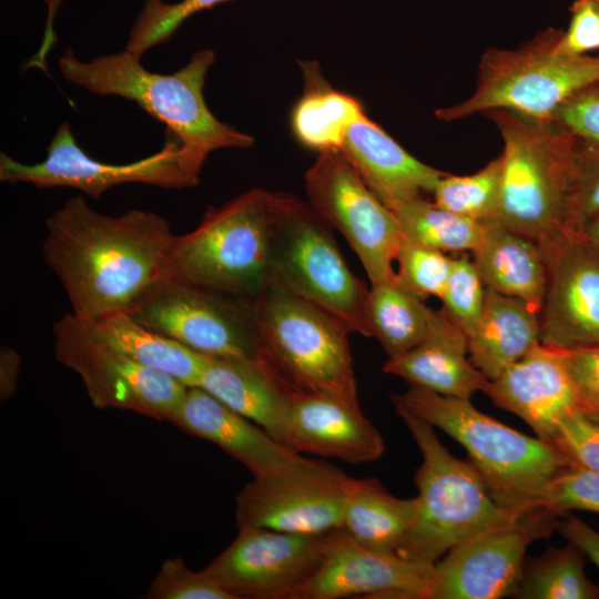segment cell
I'll use <instances>...</instances> for the list:
<instances>
[{
	"instance_id": "cell-6",
	"label": "cell",
	"mask_w": 599,
	"mask_h": 599,
	"mask_svg": "<svg viewBox=\"0 0 599 599\" xmlns=\"http://www.w3.org/2000/svg\"><path fill=\"white\" fill-rule=\"evenodd\" d=\"M252 302L261 358L286 385L362 409L349 331L338 319L273 282Z\"/></svg>"
},
{
	"instance_id": "cell-45",
	"label": "cell",
	"mask_w": 599,
	"mask_h": 599,
	"mask_svg": "<svg viewBox=\"0 0 599 599\" xmlns=\"http://www.w3.org/2000/svg\"><path fill=\"white\" fill-rule=\"evenodd\" d=\"M21 369V357L13 348L1 345L0 348V399L8 400L16 393Z\"/></svg>"
},
{
	"instance_id": "cell-7",
	"label": "cell",
	"mask_w": 599,
	"mask_h": 599,
	"mask_svg": "<svg viewBox=\"0 0 599 599\" xmlns=\"http://www.w3.org/2000/svg\"><path fill=\"white\" fill-rule=\"evenodd\" d=\"M272 192L246 191L211 207L191 232L174 235L166 277L254 300L271 282Z\"/></svg>"
},
{
	"instance_id": "cell-36",
	"label": "cell",
	"mask_w": 599,
	"mask_h": 599,
	"mask_svg": "<svg viewBox=\"0 0 599 599\" xmlns=\"http://www.w3.org/2000/svg\"><path fill=\"white\" fill-rule=\"evenodd\" d=\"M486 290L473 260L467 255L454 258L453 268L439 298L441 308L467 336L481 316Z\"/></svg>"
},
{
	"instance_id": "cell-32",
	"label": "cell",
	"mask_w": 599,
	"mask_h": 599,
	"mask_svg": "<svg viewBox=\"0 0 599 599\" xmlns=\"http://www.w3.org/2000/svg\"><path fill=\"white\" fill-rule=\"evenodd\" d=\"M409 243L440 252L475 251L486 224L451 213L422 196L393 210Z\"/></svg>"
},
{
	"instance_id": "cell-15",
	"label": "cell",
	"mask_w": 599,
	"mask_h": 599,
	"mask_svg": "<svg viewBox=\"0 0 599 599\" xmlns=\"http://www.w3.org/2000/svg\"><path fill=\"white\" fill-rule=\"evenodd\" d=\"M558 519L545 507L528 509L454 547L434 565L430 599L514 597L528 547L548 538Z\"/></svg>"
},
{
	"instance_id": "cell-2",
	"label": "cell",
	"mask_w": 599,
	"mask_h": 599,
	"mask_svg": "<svg viewBox=\"0 0 599 599\" xmlns=\"http://www.w3.org/2000/svg\"><path fill=\"white\" fill-rule=\"evenodd\" d=\"M215 60L213 50L202 49L177 71L162 74L146 70L141 59L125 49L90 61L67 49L58 65L63 79L90 93L136 103L205 161L212 151L254 144L252 135L220 121L206 105L203 89Z\"/></svg>"
},
{
	"instance_id": "cell-26",
	"label": "cell",
	"mask_w": 599,
	"mask_h": 599,
	"mask_svg": "<svg viewBox=\"0 0 599 599\" xmlns=\"http://www.w3.org/2000/svg\"><path fill=\"white\" fill-rule=\"evenodd\" d=\"M540 314L524 301L486 290L481 316L467 336L469 359L489 380L540 343Z\"/></svg>"
},
{
	"instance_id": "cell-17",
	"label": "cell",
	"mask_w": 599,
	"mask_h": 599,
	"mask_svg": "<svg viewBox=\"0 0 599 599\" xmlns=\"http://www.w3.org/2000/svg\"><path fill=\"white\" fill-rule=\"evenodd\" d=\"M433 582L434 565L368 549L341 528L328 534L318 568L293 599H430Z\"/></svg>"
},
{
	"instance_id": "cell-37",
	"label": "cell",
	"mask_w": 599,
	"mask_h": 599,
	"mask_svg": "<svg viewBox=\"0 0 599 599\" xmlns=\"http://www.w3.org/2000/svg\"><path fill=\"white\" fill-rule=\"evenodd\" d=\"M399 281L423 300L440 297L453 268L454 258L444 252L419 246L406 240L399 247L396 261Z\"/></svg>"
},
{
	"instance_id": "cell-39",
	"label": "cell",
	"mask_w": 599,
	"mask_h": 599,
	"mask_svg": "<svg viewBox=\"0 0 599 599\" xmlns=\"http://www.w3.org/2000/svg\"><path fill=\"white\" fill-rule=\"evenodd\" d=\"M542 507L559 517L571 510L599 514V473L569 464L550 484Z\"/></svg>"
},
{
	"instance_id": "cell-9",
	"label": "cell",
	"mask_w": 599,
	"mask_h": 599,
	"mask_svg": "<svg viewBox=\"0 0 599 599\" xmlns=\"http://www.w3.org/2000/svg\"><path fill=\"white\" fill-rule=\"evenodd\" d=\"M561 34L562 30L549 28L515 49L486 50L470 97L437 110L436 116L450 122L507 109L552 121L567 98L599 82V55L564 52L559 47Z\"/></svg>"
},
{
	"instance_id": "cell-40",
	"label": "cell",
	"mask_w": 599,
	"mask_h": 599,
	"mask_svg": "<svg viewBox=\"0 0 599 599\" xmlns=\"http://www.w3.org/2000/svg\"><path fill=\"white\" fill-rule=\"evenodd\" d=\"M554 443L570 464L599 473V423L589 416L576 413L566 417Z\"/></svg>"
},
{
	"instance_id": "cell-29",
	"label": "cell",
	"mask_w": 599,
	"mask_h": 599,
	"mask_svg": "<svg viewBox=\"0 0 599 599\" xmlns=\"http://www.w3.org/2000/svg\"><path fill=\"white\" fill-rule=\"evenodd\" d=\"M305 91L291 115L297 141L321 152L341 150L349 126L365 114L353 95L333 89L322 77L316 63L300 62Z\"/></svg>"
},
{
	"instance_id": "cell-20",
	"label": "cell",
	"mask_w": 599,
	"mask_h": 599,
	"mask_svg": "<svg viewBox=\"0 0 599 599\" xmlns=\"http://www.w3.org/2000/svg\"><path fill=\"white\" fill-rule=\"evenodd\" d=\"M290 403V447L295 451L353 465L383 456L385 441L362 409L293 388Z\"/></svg>"
},
{
	"instance_id": "cell-25",
	"label": "cell",
	"mask_w": 599,
	"mask_h": 599,
	"mask_svg": "<svg viewBox=\"0 0 599 599\" xmlns=\"http://www.w3.org/2000/svg\"><path fill=\"white\" fill-rule=\"evenodd\" d=\"M471 253L487 288L519 298L540 314L548 273L538 243L493 222L486 224L481 242Z\"/></svg>"
},
{
	"instance_id": "cell-14",
	"label": "cell",
	"mask_w": 599,
	"mask_h": 599,
	"mask_svg": "<svg viewBox=\"0 0 599 599\" xmlns=\"http://www.w3.org/2000/svg\"><path fill=\"white\" fill-rule=\"evenodd\" d=\"M349 477L338 467L300 456L287 467L253 477L237 495L238 529L322 535L343 528Z\"/></svg>"
},
{
	"instance_id": "cell-42",
	"label": "cell",
	"mask_w": 599,
	"mask_h": 599,
	"mask_svg": "<svg viewBox=\"0 0 599 599\" xmlns=\"http://www.w3.org/2000/svg\"><path fill=\"white\" fill-rule=\"evenodd\" d=\"M560 349L580 412L599 413V345Z\"/></svg>"
},
{
	"instance_id": "cell-47",
	"label": "cell",
	"mask_w": 599,
	"mask_h": 599,
	"mask_svg": "<svg viewBox=\"0 0 599 599\" xmlns=\"http://www.w3.org/2000/svg\"><path fill=\"white\" fill-rule=\"evenodd\" d=\"M582 235L591 245L599 248V213L585 226Z\"/></svg>"
},
{
	"instance_id": "cell-28",
	"label": "cell",
	"mask_w": 599,
	"mask_h": 599,
	"mask_svg": "<svg viewBox=\"0 0 599 599\" xmlns=\"http://www.w3.org/2000/svg\"><path fill=\"white\" fill-rule=\"evenodd\" d=\"M89 322L104 342L135 362L163 372L187 387L199 386L209 356L144 326L128 312Z\"/></svg>"
},
{
	"instance_id": "cell-13",
	"label": "cell",
	"mask_w": 599,
	"mask_h": 599,
	"mask_svg": "<svg viewBox=\"0 0 599 599\" xmlns=\"http://www.w3.org/2000/svg\"><path fill=\"white\" fill-rule=\"evenodd\" d=\"M308 203L347 241L370 284L392 277L405 241L392 210L339 150L321 152L305 175Z\"/></svg>"
},
{
	"instance_id": "cell-3",
	"label": "cell",
	"mask_w": 599,
	"mask_h": 599,
	"mask_svg": "<svg viewBox=\"0 0 599 599\" xmlns=\"http://www.w3.org/2000/svg\"><path fill=\"white\" fill-rule=\"evenodd\" d=\"M394 406L461 445L495 501L507 509L542 507L550 484L570 461L555 443L522 434L478 410L470 399L410 386Z\"/></svg>"
},
{
	"instance_id": "cell-4",
	"label": "cell",
	"mask_w": 599,
	"mask_h": 599,
	"mask_svg": "<svg viewBox=\"0 0 599 599\" xmlns=\"http://www.w3.org/2000/svg\"><path fill=\"white\" fill-rule=\"evenodd\" d=\"M485 114L496 124L504 143L497 222L544 250L565 235L578 139L554 121L512 110L495 109Z\"/></svg>"
},
{
	"instance_id": "cell-33",
	"label": "cell",
	"mask_w": 599,
	"mask_h": 599,
	"mask_svg": "<svg viewBox=\"0 0 599 599\" xmlns=\"http://www.w3.org/2000/svg\"><path fill=\"white\" fill-rule=\"evenodd\" d=\"M502 182L501 154L469 175L445 173L436 183L434 202L457 215L479 222H497Z\"/></svg>"
},
{
	"instance_id": "cell-46",
	"label": "cell",
	"mask_w": 599,
	"mask_h": 599,
	"mask_svg": "<svg viewBox=\"0 0 599 599\" xmlns=\"http://www.w3.org/2000/svg\"><path fill=\"white\" fill-rule=\"evenodd\" d=\"M62 0H47L48 12L44 27L43 39L39 50L32 55V62L41 68L47 67V57L57 42V34L53 29V21L55 13L61 4Z\"/></svg>"
},
{
	"instance_id": "cell-8",
	"label": "cell",
	"mask_w": 599,
	"mask_h": 599,
	"mask_svg": "<svg viewBox=\"0 0 599 599\" xmlns=\"http://www.w3.org/2000/svg\"><path fill=\"white\" fill-rule=\"evenodd\" d=\"M331 229L308 202L272 192L271 282L326 311L349 333L369 337V288L347 266Z\"/></svg>"
},
{
	"instance_id": "cell-44",
	"label": "cell",
	"mask_w": 599,
	"mask_h": 599,
	"mask_svg": "<svg viewBox=\"0 0 599 599\" xmlns=\"http://www.w3.org/2000/svg\"><path fill=\"white\" fill-rule=\"evenodd\" d=\"M556 530L577 546L599 568V531L576 516L558 519Z\"/></svg>"
},
{
	"instance_id": "cell-10",
	"label": "cell",
	"mask_w": 599,
	"mask_h": 599,
	"mask_svg": "<svg viewBox=\"0 0 599 599\" xmlns=\"http://www.w3.org/2000/svg\"><path fill=\"white\" fill-rule=\"evenodd\" d=\"M203 163L204 160L169 131H165L162 148L146 158L124 164L100 162L82 150L71 125L62 122L41 162L26 164L1 152L0 180L11 184L30 183L38 189L72 187L99 200L109 189L126 183L164 189L194 186Z\"/></svg>"
},
{
	"instance_id": "cell-12",
	"label": "cell",
	"mask_w": 599,
	"mask_h": 599,
	"mask_svg": "<svg viewBox=\"0 0 599 599\" xmlns=\"http://www.w3.org/2000/svg\"><path fill=\"white\" fill-rule=\"evenodd\" d=\"M128 313L144 326L200 354L261 358L252 300L165 277Z\"/></svg>"
},
{
	"instance_id": "cell-19",
	"label": "cell",
	"mask_w": 599,
	"mask_h": 599,
	"mask_svg": "<svg viewBox=\"0 0 599 599\" xmlns=\"http://www.w3.org/2000/svg\"><path fill=\"white\" fill-rule=\"evenodd\" d=\"M485 394L551 443L559 424L581 413L561 349L541 343L489 380Z\"/></svg>"
},
{
	"instance_id": "cell-48",
	"label": "cell",
	"mask_w": 599,
	"mask_h": 599,
	"mask_svg": "<svg viewBox=\"0 0 599 599\" xmlns=\"http://www.w3.org/2000/svg\"><path fill=\"white\" fill-rule=\"evenodd\" d=\"M586 415V414H585ZM589 416L591 419H593L595 422L599 423V413H596V414H591V415H587Z\"/></svg>"
},
{
	"instance_id": "cell-34",
	"label": "cell",
	"mask_w": 599,
	"mask_h": 599,
	"mask_svg": "<svg viewBox=\"0 0 599 599\" xmlns=\"http://www.w3.org/2000/svg\"><path fill=\"white\" fill-rule=\"evenodd\" d=\"M226 1L231 0H145L124 49L141 59L151 48L167 42L190 17Z\"/></svg>"
},
{
	"instance_id": "cell-18",
	"label": "cell",
	"mask_w": 599,
	"mask_h": 599,
	"mask_svg": "<svg viewBox=\"0 0 599 599\" xmlns=\"http://www.w3.org/2000/svg\"><path fill=\"white\" fill-rule=\"evenodd\" d=\"M547 288L540 343L555 348L599 345V248L582 235H564L541 250Z\"/></svg>"
},
{
	"instance_id": "cell-16",
	"label": "cell",
	"mask_w": 599,
	"mask_h": 599,
	"mask_svg": "<svg viewBox=\"0 0 599 599\" xmlns=\"http://www.w3.org/2000/svg\"><path fill=\"white\" fill-rule=\"evenodd\" d=\"M328 534L238 529L204 569L233 599H293L318 568Z\"/></svg>"
},
{
	"instance_id": "cell-1",
	"label": "cell",
	"mask_w": 599,
	"mask_h": 599,
	"mask_svg": "<svg viewBox=\"0 0 599 599\" xmlns=\"http://www.w3.org/2000/svg\"><path fill=\"white\" fill-rule=\"evenodd\" d=\"M173 237L167 221L154 212L110 216L77 195L47 219L42 252L71 313L94 321L130 312L166 277Z\"/></svg>"
},
{
	"instance_id": "cell-30",
	"label": "cell",
	"mask_w": 599,
	"mask_h": 599,
	"mask_svg": "<svg viewBox=\"0 0 599 599\" xmlns=\"http://www.w3.org/2000/svg\"><path fill=\"white\" fill-rule=\"evenodd\" d=\"M366 324L388 357L400 355L428 334L435 311L407 288L395 273L370 284L366 301Z\"/></svg>"
},
{
	"instance_id": "cell-23",
	"label": "cell",
	"mask_w": 599,
	"mask_h": 599,
	"mask_svg": "<svg viewBox=\"0 0 599 599\" xmlns=\"http://www.w3.org/2000/svg\"><path fill=\"white\" fill-rule=\"evenodd\" d=\"M339 151L392 211L423 192L432 193L445 174L408 153L366 114L349 126Z\"/></svg>"
},
{
	"instance_id": "cell-31",
	"label": "cell",
	"mask_w": 599,
	"mask_h": 599,
	"mask_svg": "<svg viewBox=\"0 0 599 599\" xmlns=\"http://www.w3.org/2000/svg\"><path fill=\"white\" fill-rule=\"evenodd\" d=\"M521 599H598L599 587L585 573V554L575 545L552 547L525 560L515 593Z\"/></svg>"
},
{
	"instance_id": "cell-11",
	"label": "cell",
	"mask_w": 599,
	"mask_h": 599,
	"mask_svg": "<svg viewBox=\"0 0 599 599\" xmlns=\"http://www.w3.org/2000/svg\"><path fill=\"white\" fill-rule=\"evenodd\" d=\"M53 337L57 361L80 376L98 408L124 409L170 422L189 388L115 349L89 321L71 312L53 325Z\"/></svg>"
},
{
	"instance_id": "cell-43",
	"label": "cell",
	"mask_w": 599,
	"mask_h": 599,
	"mask_svg": "<svg viewBox=\"0 0 599 599\" xmlns=\"http://www.w3.org/2000/svg\"><path fill=\"white\" fill-rule=\"evenodd\" d=\"M570 12L569 26L560 38V49L571 54L599 50V0H575Z\"/></svg>"
},
{
	"instance_id": "cell-21",
	"label": "cell",
	"mask_w": 599,
	"mask_h": 599,
	"mask_svg": "<svg viewBox=\"0 0 599 599\" xmlns=\"http://www.w3.org/2000/svg\"><path fill=\"white\" fill-rule=\"evenodd\" d=\"M170 422L215 444L253 477L276 473L301 456L199 386L187 388Z\"/></svg>"
},
{
	"instance_id": "cell-27",
	"label": "cell",
	"mask_w": 599,
	"mask_h": 599,
	"mask_svg": "<svg viewBox=\"0 0 599 599\" xmlns=\"http://www.w3.org/2000/svg\"><path fill=\"white\" fill-rule=\"evenodd\" d=\"M418 511L417 496L399 498L377 478H352L346 487L343 528L362 546L396 552Z\"/></svg>"
},
{
	"instance_id": "cell-35",
	"label": "cell",
	"mask_w": 599,
	"mask_h": 599,
	"mask_svg": "<svg viewBox=\"0 0 599 599\" xmlns=\"http://www.w3.org/2000/svg\"><path fill=\"white\" fill-rule=\"evenodd\" d=\"M599 213V145L578 140L567 197L565 234L579 235Z\"/></svg>"
},
{
	"instance_id": "cell-5",
	"label": "cell",
	"mask_w": 599,
	"mask_h": 599,
	"mask_svg": "<svg viewBox=\"0 0 599 599\" xmlns=\"http://www.w3.org/2000/svg\"><path fill=\"white\" fill-rule=\"evenodd\" d=\"M395 409L422 454L414 476L418 511L397 555L435 565L459 544L528 510L499 506L470 461L453 456L434 426L403 408Z\"/></svg>"
},
{
	"instance_id": "cell-41",
	"label": "cell",
	"mask_w": 599,
	"mask_h": 599,
	"mask_svg": "<svg viewBox=\"0 0 599 599\" xmlns=\"http://www.w3.org/2000/svg\"><path fill=\"white\" fill-rule=\"evenodd\" d=\"M552 121L581 142L599 145V82L567 98Z\"/></svg>"
},
{
	"instance_id": "cell-24",
	"label": "cell",
	"mask_w": 599,
	"mask_h": 599,
	"mask_svg": "<svg viewBox=\"0 0 599 599\" xmlns=\"http://www.w3.org/2000/svg\"><path fill=\"white\" fill-rule=\"evenodd\" d=\"M199 387L290 447V390L262 359L207 357Z\"/></svg>"
},
{
	"instance_id": "cell-38",
	"label": "cell",
	"mask_w": 599,
	"mask_h": 599,
	"mask_svg": "<svg viewBox=\"0 0 599 599\" xmlns=\"http://www.w3.org/2000/svg\"><path fill=\"white\" fill-rule=\"evenodd\" d=\"M145 598L233 599L205 569L191 570L181 558H169L163 561Z\"/></svg>"
},
{
	"instance_id": "cell-22",
	"label": "cell",
	"mask_w": 599,
	"mask_h": 599,
	"mask_svg": "<svg viewBox=\"0 0 599 599\" xmlns=\"http://www.w3.org/2000/svg\"><path fill=\"white\" fill-rule=\"evenodd\" d=\"M467 355V335L441 308L435 311L426 337L409 351L388 357L383 372L413 387L470 399L476 392H486L489 379Z\"/></svg>"
}]
</instances>
